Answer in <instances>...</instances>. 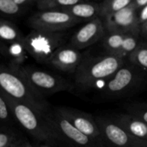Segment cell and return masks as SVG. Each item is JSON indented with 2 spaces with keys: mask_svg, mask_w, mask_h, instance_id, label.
Returning a JSON list of instances; mask_svg holds the SVG:
<instances>
[{
  "mask_svg": "<svg viewBox=\"0 0 147 147\" xmlns=\"http://www.w3.org/2000/svg\"><path fill=\"white\" fill-rule=\"evenodd\" d=\"M0 94L14 101L27 103L41 112H46L49 108L47 101L30 88L18 69L2 64H0Z\"/></svg>",
  "mask_w": 147,
  "mask_h": 147,
  "instance_id": "cell-2",
  "label": "cell"
},
{
  "mask_svg": "<svg viewBox=\"0 0 147 147\" xmlns=\"http://www.w3.org/2000/svg\"><path fill=\"white\" fill-rule=\"evenodd\" d=\"M126 59L105 54L83 57L74 74V87L85 92L100 82L105 83L126 63Z\"/></svg>",
  "mask_w": 147,
  "mask_h": 147,
  "instance_id": "cell-1",
  "label": "cell"
},
{
  "mask_svg": "<svg viewBox=\"0 0 147 147\" xmlns=\"http://www.w3.org/2000/svg\"><path fill=\"white\" fill-rule=\"evenodd\" d=\"M140 45L139 36L107 33L102 39V46L107 54L123 59L128 56Z\"/></svg>",
  "mask_w": 147,
  "mask_h": 147,
  "instance_id": "cell-13",
  "label": "cell"
},
{
  "mask_svg": "<svg viewBox=\"0 0 147 147\" xmlns=\"http://www.w3.org/2000/svg\"><path fill=\"white\" fill-rule=\"evenodd\" d=\"M95 119L100 127L104 146L109 147H147L146 141L134 136L113 119L104 117Z\"/></svg>",
  "mask_w": 147,
  "mask_h": 147,
  "instance_id": "cell-9",
  "label": "cell"
},
{
  "mask_svg": "<svg viewBox=\"0 0 147 147\" xmlns=\"http://www.w3.org/2000/svg\"><path fill=\"white\" fill-rule=\"evenodd\" d=\"M80 2H82V0H39L36 4L40 10H62Z\"/></svg>",
  "mask_w": 147,
  "mask_h": 147,
  "instance_id": "cell-21",
  "label": "cell"
},
{
  "mask_svg": "<svg viewBox=\"0 0 147 147\" xmlns=\"http://www.w3.org/2000/svg\"><path fill=\"white\" fill-rule=\"evenodd\" d=\"M30 88L39 95L44 96L59 92L72 91L75 87L68 80L34 67L17 68Z\"/></svg>",
  "mask_w": 147,
  "mask_h": 147,
  "instance_id": "cell-6",
  "label": "cell"
},
{
  "mask_svg": "<svg viewBox=\"0 0 147 147\" xmlns=\"http://www.w3.org/2000/svg\"><path fill=\"white\" fill-rule=\"evenodd\" d=\"M133 3L140 10V9H142L143 7L147 5V0H134Z\"/></svg>",
  "mask_w": 147,
  "mask_h": 147,
  "instance_id": "cell-27",
  "label": "cell"
},
{
  "mask_svg": "<svg viewBox=\"0 0 147 147\" xmlns=\"http://www.w3.org/2000/svg\"><path fill=\"white\" fill-rule=\"evenodd\" d=\"M59 10H64L79 19H89L90 21L100 16L101 5L95 2H80L70 7L64 8Z\"/></svg>",
  "mask_w": 147,
  "mask_h": 147,
  "instance_id": "cell-16",
  "label": "cell"
},
{
  "mask_svg": "<svg viewBox=\"0 0 147 147\" xmlns=\"http://www.w3.org/2000/svg\"><path fill=\"white\" fill-rule=\"evenodd\" d=\"M1 56H2V55H0V57H1Z\"/></svg>",
  "mask_w": 147,
  "mask_h": 147,
  "instance_id": "cell-33",
  "label": "cell"
},
{
  "mask_svg": "<svg viewBox=\"0 0 147 147\" xmlns=\"http://www.w3.org/2000/svg\"><path fill=\"white\" fill-rule=\"evenodd\" d=\"M80 22L66 11L59 10H40L31 16L28 25L34 29L44 32H62Z\"/></svg>",
  "mask_w": 147,
  "mask_h": 147,
  "instance_id": "cell-8",
  "label": "cell"
},
{
  "mask_svg": "<svg viewBox=\"0 0 147 147\" xmlns=\"http://www.w3.org/2000/svg\"><path fill=\"white\" fill-rule=\"evenodd\" d=\"M128 62L147 73V45L141 44L128 56Z\"/></svg>",
  "mask_w": 147,
  "mask_h": 147,
  "instance_id": "cell-20",
  "label": "cell"
},
{
  "mask_svg": "<svg viewBox=\"0 0 147 147\" xmlns=\"http://www.w3.org/2000/svg\"><path fill=\"white\" fill-rule=\"evenodd\" d=\"M55 110L84 135L98 143L102 147L104 146L100 127L92 115L75 108L65 107H57Z\"/></svg>",
  "mask_w": 147,
  "mask_h": 147,
  "instance_id": "cell-11",
  "label": "cell"
},
{
  "mask_svg": "<svg viewBox=\"0 0 147 147\" xmlns=\"http://www.w3.org/2000/svg\"><path fill=\"white\" fill-rule=\"evenodd\" d=\"M83 57L79 50L70 45H64L54 52L47 65L65 73L75 74Z\"/></svg>",
  "mask_w": 147,
  "mask_h": 147,
  "instance_id": "cell-14",
  "label": "cell"
},
{
  "mask_svg": "<svg viewBox=\"0 0 147 147\" xmlns=\"http://www.w3.org/2000/svg\"><path fill=\"white\" fill-rule=\"evenodd\" d=\"M141 34L147 36V21L141 24Z\"/></svg>",
  "mask_w": 147,
  "mask_h": 147,
  "instance_id": "cell-30",
  "label": "cell"
},
{
  "mask_svg": "<svg viewBox=\"0 0 147 147\" xmlns=\"http://www.w3.org/2000/svg\"><path fill=\"white\" fill-rule=\"evenodd\" d=\"M44 118L59 140L65 141L73 147H102L98 143L78 130L55 109L51 111L48 108L44 113Z\"/></svg>",
  "mask_w": 147,
  "mask_h": 147,
  "instance_id": "cell-7",
  "label": "cell"
},
{
  "mask_svg": "<svg viewBox=\"0 0 147 147\" xmlns=\"http://www.w3.org/2000/svg\"><path fill=\"white\" fill-rule=\"evenodd\" d=\"M11 118L14 119L10 109L4 99V97L0 94V120L3 121H9Z\"/></svg>",
  "mask_w": 147,
  "mask_h": 147,
  "instance_id": "cell-25",
  "label": "cell"
},
{
  "mask_svg": "<svg viewBox=\"0 0 147 147\" xmlns=\"http://www.w3.org/2000/svg\"><path fill=\"white\" fill-rule=\"evenodd\" d=\"M102 1H103V0H102Z\"/></svg>",
  "mask_w": 147,
  "mask_h": 147,
  "instance_id": "cell-34",
  "label": "cell"
},
{
  "mask_svg": "<svg viewBox=\"0 0 147 147\" xmlns=\"http://www.w3.org/2000/svg\"><path fill=\"white\" fill-rule=\"evenodd\" d=\"M19 144L16 137L6 132L0 133V147H16Z\"/></svg>",
  "mask_w": 147,
  "mask_h": 147,
  "instance_id": "cell-24",
  "label": "cell"
},
{
  "mask_svg": "<svg viewBox=\"0 0 147 147\" xmlns=\"http://www.w3.org/2000/svg\"></svg>",
  "mask_w": 147,
  "mask_h": 147,
  "instance_id": "cell-35",
  "label": "cell"
},
{
  "mask_svg": "<svg viewBox=\"0 0 147 147\" xmlns=\"http://www.w3.org/2000/svg\"><path fill=\"white\" fill-rule=\"evenodd\" d=\"M127 113L147 123V103L146 102H133L126 107Z\"/></svg>",
  "mask_w": 147,
  "mask_h": 147,
  "instance_id": "cell-22",
  "label": "cell"
},
{
  "mask_svg": "<svg viewBox=\"0 0 147 147\" xmlns=\"http://www.w3.org/2000/svg\"><path fill=\"white\" fill-rule=\"evenodd\" d=\"M16 147H32L28 143H19Z\"/></svg>",
  "mask_w": 147,
  "mask_h": 147,
  "instance_id": "cell-31",
  "label": "cell"
},
{
  "mask_svg": "<svg viewBox=\"0 0 147 147\" xmlns=\"http://www.w3.org/2000/svg\"><path fill=\"white\" fill-rule=\"evenodd\" d=\"M134 0H103L101 5L100 17H106L116 11H119L133 3Z\"/></svg>",
  "mask_w": 147,
  "mask_h": 147,
  "instance_id": "cell-19",
  "label": "cell"
},
{
  "mask_svg": "<svg viewBox=\"0 0 147 147\" xmlns=\"http://www.w3.org/2000/svg\"><path fill=\"white\" fill-rule=\"evenodd\" d=\"M28 52L22 42H15L6 46V55L9 60V67L17 68L22 66L28 58Z\"/></svg>",
  "mask_w": 147,
  "mask_h": 147,
  "instance_id": "cell-17",
  "label": "cell"
},
{
  "mask_svg": "<svg viewBox=\"0 0 147 147\" xmlns=\"http://www.w3.org/2000/svg\"><path fill=\"white\" fill-rule=\"evenodd\" d=\"M113 120L134 136L147 142V123L127 113H121Z\"/></svg>",
  "mask_w": 147,
  "mask_h": 147,
  "instance_id": "cell-15",
  "label": "cell"
},
{
  "mask_svg": "<svg viewBox=\"0 0 147 147\" xmlns=\"http://www.w3.org/2000/svg\"><path fill=\"white\" fill-rule=\"evenodd\" d=\"M0 55L4 57L6 55V45L1 42H0Z\"/></svg>",
  "mask_w": 147,
  "mask_h": 147,
  "instance_id": "cell-29",
  "label": "cell"
},
{
  "mask_svg": "<svg viewBox=\"0 0 147 147\" xmlns=\"http://www.w3.org/2000/svg\"><path fill=\"white\" fill-rule=\"evenodd\" d=\"M3 97L14 119L32 137L44 142H55L59 140L44 118L45 112H41L27 103Z\"/></svg>",
  "mask_w": 147,
  "mask_h": 147,
  "instance_id": "cell-3",
  "label": "cell"
},
{
  "mask_svg": "<svg viewBox=\"0 0 147 147\" xmlns=\"http://www.w3.org/2000/svg\"><path fill=\"white\" fill-rule=\"evenodd\" d=\"M37 147H51L49 146H46V145H42V146H39Z\"/></svg>",
  "mask_w": 147,
  "mask_h": 147,
  "instance_id": "cell-32",
  "label": "cell"
},
{
  "mask_svg": "<svg viewBox=\"0 0 147 147\" xmlns=\"http://www.w3.org/2000/svg\"><path fill=\"white\" fill-rule=\"evenodd\" d=\"M20 6L14 0H0V12L7 15H14L18 13Z\"/></svg>",
  "mask_w": 147,
  "mask_h": 147,
  "instance_id": "cell-23",
  "label": "cell"
},
{
  "mask_svg": "<svg viewBox=\"0 0 147 147\" xmlns=\"http://www.w3.org/2000/svg\"><path fill=\"white\" fill-rule=\"evenodd\" d=\"M107 33L140 36L141 24L139 20V10L132 3L124 9L103 18Z\"/></svg>",
  "mask_w": 147,
  "mask_h": 147,
  "instance_id": "cell-10",
  "label": "cell"
},
{
  "mask_svg": "<svg viewBox=\"0 0 147 147\" xmlns=\"http://www.w3.org/2000/svg\"><path fill=\"white\" fill-rule=\"evenodd\" d=\"M65 36L62 32H44L32 30L24 36L22 43L28 52L38 63L47 64L54 52L64 46Z\"/></svg>",
  "mask_w": 147,
  "mask_h": 147,
  "instance_id": "cell-5",
  "label": "cell"
},
{
  "mask_svg": "<svg viewBox=\"0 0 147 147\" xmlns=\"http://www.w3.org/2000/svg\"><path fill=\"white\" fill-rule=\"evenodd\" d=\"M15 3L16 4H18L19 6L20 5H24V4H28V3H30L32 2H38L39 0H14Z\"/></svg>",
  "mask_w": 147,
  "mask_h": 147,
  "instance_id": "cell-28",
  "label": "cell"
},
{
  "mask_svg": "<svg viewBox=\"0 0 147 147\" xmlns=\"http://www.w3.org/2000/svg\"><path fill=\"white\" fill-rule=\"evenodd\" d=\"M147 81V73L132 65L125 63L102 88V94L108 98H120L140 90Z\"/></svg>",
  "mask_w": 147,
  "mask_h": 147,
  "instance_id": "cell-4",
  "label": "cell"
},
{
  "mask_svg": "<svg viewBox=\"0 0 147 147\" xmlns=\"http://www.w3.org/2000/svg\"><path fill=\"white\" fill-rule=\"evenodd\" d=\"M139 20L140 24L147 21V5L139 10Z\"/></svg>",
  "mask_w": 147,
  "mask_h": 147,
  "instance_id": "cell-26",
  "label": "cell"
},
{
  "mask_svg": "<svg viewBox=\"0 0 147 147\" xmlns=\"http://www.w3.org/2000/svg\"><path fill=\"white\" fill-rule=\"evenodd\" d=\"M24 36L18 30V29L10 22L0 19V42H22Z\"/></svg>",
  "mask_w": 147,
  "mask_h": 147,
  "instance_id": "cell-18",
  "label": "cell"
},
{
  "mask_svg": "<svg viewBox=\"0 0 147 147\" xmlns=\"http://www.w3.org/2000/svg\"><path fill=\"white\" fill-rule=\"evenodd\" d=\"M105 35L103 22L100 17H96L82 26L72 36L69 45L78 50L84 49L102 40Z\"/></svg>",
  "mask_w": 147,
  "mask_h": 147,
  "instance_id": "cell-12",
  "label": "cell"
}]
</instances>
